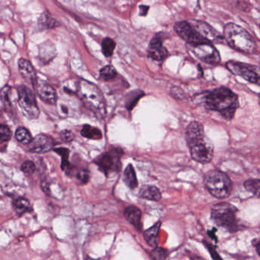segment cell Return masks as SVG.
Segmentation results:
<instances>
[{"mask_svg": "<svg viewBox=\"0 0 260 260\" xmlns=\"http://www.w3.org/2000/svg\"><path fill=\"white\" fill-rule=\"evenodd\" d=\"M186 140L192 159L200 164H207L213 159L214 146L204 134L202 124L190 122L186 129Z\"/></svg>", "mask_w": 260, "mask_h": 260, "instance_id": "cell-1", "label": "cell"}, {"mask_svg": "<svg viewBox=\"0 0 260 260\" xmlns=\"http://www.w3.org/2000/svg\"><path fill=\"white\" fill-rule=\"evenodd\" d=\"M206 108L221 113L228 120L234 118L239 107L238 97L229 89L221 87L205 94L204 97Z\"/></svg>", "mask_w": 260, "mask_h": 260, "instance_id": "cell-2", "label": "cell"}, {"mask_svg": "<svg viewBox=\"0 0 260 260\" xmlns=\"http://www.w3.org/2000/svg\"><path fill=\"white\" fill-rule=\"evenodd\" d=\"M223 38L231 48L244 54H253L257 43L252 34L243 27L234 22L225 24L223 28Z\"/></svg>", "mask_w": 260, "mask_h": 260, "instance_id": "cell-3", "label": "cell"}, {"mask_svg": "<svg viewBox=\"0 0 260 260\" xmlns=\"http://www.w3.org/2000/svg\"><path fill=\"white\" fill-rule=\"evenodd\" d=\"M78 95L85 106L98 117L106 116V101L96 85L88 81H81L79 85Z\"/></svg>", "mask_w": 260, "mask_h": 260, "instance_id": "cell-4", "label": "cell"}, {"mask_svg": "<svg viewBox=\"0 0 260 260\" xmlns=\"http://www.w3.org/2000/svg\"><path fill=\"white\" fill-rule=\"evenodd\" d=\"M204 186L217 199H225L231 195L233 184L226 173L219 170H212L204 176Z\"/></svg>", "mask_w": 260, "mask_h": 260, "instance_id": "cell-5", "label": "cell"}, {"mask_svg": "<svg viewBox=\"0 0 260 260\" xmlns=\"http://www.w3.org/2000/svg\"><path fill=\"white\" fill-rule=\"evenodd\" d=\"M238 210L235 206L228 203L215 204L211 210V217L215 225L225 228L231 232L238 230L237 214Z\"/></svg>", "mask_w": 260, "mask_h": 260, "instance_id": "cell-6", "label": "cell"}, {"mask_svg": "<svg viewBox=\"0 0 260 260\" xmlns=\"http://www.w3.org/2000/svg\"><path fill=\"white\" fill-rule=\"evenodd\" d=\"M124 152L122 149H113L109 152H105L95 161L100 170L106 176L113 173H118L122 168L121 158Z\"/></svg>", "mask_w": 260, "mask_h": 260, "instance_id": "cell-7", "label": "cell"}, {"mask_svg": "<svg viewBox=\"0 0 260 260\" xmlns=\"http://www.w3.org/2000/svg\"><path fill=\"white\" fill-rule=\"evenodd\" d=\"M173 30L181 39L187 43V46L197 45L199 43L210 42L190 23L189 20L176 22L173 25Z\"/></svg>", "mask_w": 260, "mask_h": 260, "instance_id": "cell-8", "label": "cell"}, {"mask_svg": "<svg viewBox=\"0 0 260 260\" xmlns=\"http://www.w3.org/2000/svg\"><path fill=\"white\" fill-rule=\"evenodd\" d=\"M18 96L19 107L24 116L28 119H37L39 116V108L32 91L28 87L22 85L18 89Z\"/></svg>", "mask_w": 260, "mask_h": 260, "instance_id": "cell-9", "label": "cell"}, {"mask_svg": "<svg viewBox=\"0 0 260 260\" xmlns=\"http://www.w3.org/2000/svg\"><path fill=\"white\" fill-rule=\"evenodd\" d=\"M187 47L197 59L205 63L218 65L221 62V58L219 51L217 50L213 43L210 42Z\"/></svg>", "mask_w": 260, "mask_h": 260, "instance_id": "cell-10", "label": "cell"}, {"mask_svg": "<svg viewBox=\"0 0 260 260\" xmlns=\"http://www.w3.org/2000/svg\"><path fill=\"white\" fill-rule=\"evenodd\" d=\"M226 67L233 74L243 78L250 83H258L259 80L258 68L255 66L230 60L226 62Z\"/></svg>", "mask_w": 260, "mask_h": 260, "instance_id": "cell-11", "label": "cell"}, {"mask_svg": "<svg viewBox=\"0 0 260 260\" xmlns=\"http://www.w3.org/2000/svg\"><path fill=\"white\" fill-rule=\"evenodd\" d=\"M165 32H158L150 40L147 48L148 57L156 61L162 62L169 56V51L164 47V40L167 37Z\"/></svg>", "mask_w": 260, "mask_h": 260, "instance_id": "cell-12", "label": "cell"}, {"mask_svg": "<svg viewBox=\"0 0 260 260\" xmlns=\"http://www.w3.org/2000/svg\"><path fill=\"white\" fill-rule=\"evenodd\" d=\"M189 21L207 40L212 43H221L224 41L222 34L207 22L201 20H195V19H189Z\"/></svg>", "mask_w": 260, "mask_h": 260, "instance_id": "cell-13", "label": "cell"}, {"mask_svg": "<svg viewBox=\"0 0 260 260\" xmlns=\"http://www.w3.org/2000/svg\"><path fill=\"white\" fill-rule=\"evenodd\" d=\"M33 87L39 98L48 104H55L57 101L56 92L55 89L42 79H37Z\"/></svg>", "mask_w": 260, "mask_h": 260, "instance_id": "cell-14", "label": "cell"}, {"mask_svg": "<svg viewBox=\"0 0 260 260\" xmlns=\"http://www.w3.org/2000/svg\"><path fill=\"white\" fill-rule=\"evenodd\" d=\"M30 151L34 153H46L54 149L55 141L48 136L40 134L30 143Z\"/></svg>", "mask_w": 260, "mask_h": 260, "instance_id": "cell-15", "label": "cell"}, {"mask_svg": "<svg viewBox=\"0 0 260 260\" xmlns=\"http://www.w3.org/2000/svg\"><path fill=\"white\" fill-rule=\"evenodd\" d=\"M19 70L21 76L31 85H34L38 76L36 74L34 67L31 65V62L27 59H22L19 60Z\"/></svg>", "mask_w": 260, "mask_h": 260, "instance_id": "cell-16", "label": "cell"}, {"mask_svg": "<svg viewBox=\"0 0 260 260\" xmlns=\"http://www.w3.org/2000/svg\"><path fill=\"white\" fill-rule=\"evenodd\" d=\"M125 219L131 225H132L136 229L140 231L142 228L141 225V211L134 206H130L125 209L124 212Z\"/></svg>", "mask_w": 260, "mask_h": 260, "instance_id": "cell-17", "label": "cell"}, {"mask_svg": "<svg viewBox=\"0 0 260 260\" xmlns=\"http://www.w3.org/2000/svg\"><path fill=\"white\" fill-rule=\"evenodd\" d=\"M139 196L140 198L151 201L158 202L161 199V192L158 187L150 185H144L140 188Z\"/></svg>", "mask_w": 260, "mask_h": 260, "instance_id": "cell-18", "label": "cell"}, {"mask_svg": "<svg viewBox=\"0 0 260 260\" xmlns=\"http://www.w3.org/2000/svg\"><path fill=\"white\" fill-rule=\"evenodd\" d=\"M55 56H56V48L53 43L46 42L41 44L39 48V59H41V62L47 63L51 61Z\"/></svg>", "mask_w": 260, "mask_h": 260, "instance_id": "cell-19", "label": "cell"}, {"mask_svg": "<svg viewBox=\"0 0 260 260\" xmlns=\"http://www.w3.org/2000/svg\"><path fill=\"white\" fill-rule=\"evenodd\" d=\"M161 222H158L153 226L143 232V237L146 243L150 246H156L157 239L161 230Z\"/></svg>", "mask_w": 260, "mask_h": 260, "instance_id": "cell-20", "label": "cell"}, {"mask_svg": "<svg viewBox=\"0 0 260 260\" xmlns=\"http://www.w3.org/2000/svg\"><path fill=\"white\" fill-rule=\"evenodd\" d=\"M13 206H14L15 211L19 216H22L25 214L32 212V206L31 203L27 199L23 197H19L17 200H15Z\"/></svg>", "mask_w": 260, "mask_h": 260, "instance_id": "cell-21", "label": "cell"}, {"mask_svg": "<svg viewBox=\"0 0 260 260\" xmlns=\"http://www.w3.org/2000/svg\"><path fill=\"white\" fill-rule=\"evenodd\" d=\"M38 25L43 29H53L60 26L59 22L48 13L44 12L38 19Z\"/></svg>", "mask_w": 260, "mask_h": 260, "instance_id": "cell-22", "label": "cell"}, {"mask_svg": "<svg viewBox=\"0 0 260 260\" xmlns=\"http://www.w3.org/2000/svg\"><path fill=\"white\" fill-rule=\"evenodd\" d=\"M124 181L131 189H135L138 185L135 170L131 164H128L124 173Z\"/></svg>", "mask_w": 260, "mask_h": 260, "instance_id": "cell-23", "label": "cell"}, {"mask_svg": "<svg viewBox=\"0 0 260 260\" xmlns=\"http://www.w3.org/2000/svg\"><path fill=\"white\" fill-rule=\"evenodd\" d=\"M81 135L89 140H98L102 138V134L98 128L85 125L81 130Z\"/></svg>", "mask_w": 260, "mask_h": 260, "instance_id": "cell-24", "label": "cell"}, {"mask_svg": "<svg viewBox=\"0 0 260 260\" xmlns=\"http://www.w3.org/2000/svg\"><path fill=\"white\" fill-rule=\"evenodd\" d=\"M116 47V41L111 37H105L101 41V51L106 57H110L113 56Z\"/></svg>", "mask_w": 260, "mask_h": 260, "instance_id": "cell-25", "label": "cell"}, {"mask_svg": "<svg viewBox=\"0 0 260 260\" xmlns=\"http://www.w3.org/2000/svg\"><path fill=\"white\" fill-rule=\"evenodd\" d=\"M16 138L19 143L26 145H29L33 140L29 131L24 127H19L16 130Z\"/></svg>", "mask_w": 260, "mask_h": 260, "instance_id": "cell-26", "label": "cell"}, {"mask_svg": "<svg viewBox=\"0 0 260 260\" xmlns=\"http://www.w3.org/2000/svg\"><path fill=\"white\" fill-rule=\"evenodd\" d=\"M100 78L104 81H111L116 79L118 73L113 66L107 65L100 70Z\"/></svg>", "mask_w": 260, "mask_h": 260, "instance_id": "cell-27", "label": "cell"}, {"mask_svg": "<svg viewBox=\"0 0 260 260\" xmlns=\"http://www.w3.org/2000/svg\"><path fill=\"white\" fill-rule=\"evenodd\" d=\"M144 95V93L141 91L136 90L134 92L129 93L128 98H127L126 103H125V107L128 108V110H131L134 108V106L137 104V101H139L140 98Z\"/></svg>", "mask_w": 260, "mask_h": 260, "instance_id": "cell-28", "label": "cell"}, {"mask_svg": "<svg viewBox=\"0 0 260 260\" xmlns=\"http://www.w3.org/2000/svg\"><path fill=\"white\" fill-rule=\"evenodd\" d=\"M228 1L236 9L244 13H249L252 9V6L246 0H228Z\"/></svg>", "mask_w": 260, "mask_h": 260, "instance_id": "cell-29", "label": "cell"}, {"mask_svg": "<svg viewBox=\"0 0 260 260\" xmlns=\"http://www.w3.org/2000/svg\"><path fill=\"white\" fill-rule=\"evenodd\" d=\"M54 151L57 153L59 154L62 158V163H61V169L65 170L70 168V163H69V150L65 148H58L54 149Z\"/></svg>", "mask_w": 260, "mask_h": 260, "instance_id": "cell-30", "label": "cell"}, {"mask_svg": "<svg viewBox=\"0 0 260 260\" xmlns=\"http://www.w3.org/2000/svg\"><path fill=\"white\" fill-rule=\"evenodd\" d=\"M259 180H258V179H250V180H246L245 182L244 187L246 190L255 195V194H258V190H259Z\"/></svg>", "mask_w": 260, "mask_h": 260, "instance_id": "cell-31", "label": "cell"}, {"mask_svg": "<svg viewBox=\"0 0 260 260\" xmlns=\"http://www.w3.org/2000/svg\"><path fill=\"white\" fill-rule=\"evenodd\" d=\"M152 260H164L168 256V251L161 247H155L150 252Z\"/></svg>", "mask_w": 260, "mask_h": 260, "instance_id": "cell-32", "label": "cell"}, {"mask_svg": "<svg viewBox=\"0 0 260 260\" xmlns=\"http://www.w3.org/2000/svg\"><path fill=\"white\" fill-rule=\"evenodd\" d=\"M12 138V132L7 125H0V144H6Z\"/></svg>", "mask_w": 260, "mask_h": 260, "instance_id": "cell-33", "label": "cell"}, {"mask_svg": "<svg viewBox=\"0 0 260 260\" xmlns=\"http://www.w3.org/2000/svg\"><path fill=\"white\" fill-rule=\"evenodd\" d=\"M22 170L26 174H32L36 170V166L31 161H26L22 164Z\"/></svg>", "mask_w": 260, "mask_h": 260, "instance_id": "cell-34", "label": "cell"}, {"mask_svg": "<svg viewBox=\"0 0 260 260\" xmlns=\"http://www.w3.org/2000/svg\"><path fill=\"white\" fill-rule=\"evenodd\" d=\"M77 177L82 183L86 184L89 180V171L87 170H81L77 173Z\"/></svg>", "mask_w": 260, "mask_h": 260, "instance_id": "cell-35", "label": "cell"}, {"mask_svg": "<svg viewBox=\"0 0 260 260\" xmlns=\"http://www.w3.org/2000/svg\"><path fill=\"white\" fill-rule=\"evenodd\" d=\"M74 137L75 136L73 135V133L70 131V130H64L61 134V139L65 143H70V142L73 141Z\"/></svg>", "mask_w": 260, "mask_h": 260, "instance_id": "cell-36", "label": "cell"}, {"mask_svg": "<svg viewBox=\"0 0 260 260\" xmlns=\"http://www.w3.org/2000/svg\"><path fill=\"white\" fill-rule=\"evenodd\" d=\"M204 244L207 246V249H209V252H210L211 256L212 257V258H213L214 260H223L222 258H221V257L220 256L218 252L215 250V248H214L212 245L209 244L207 241H204Z\"/></svg>", "mask_w": 260, "mask_h": 260, "instance_id": "cell-37", "label": "cell"}, {"mask_svg": "<svg viewBox=\"0 0 260 260\" xmlns=\"http://www.w3.org/2000/svg\"><path fill=\"white\" fill-rule=\"evenodd\" d=\"M150 7H149V6H139V16H142V17H146V16H147L148 13H149V10H150Z\"/></svg>", "mask_w": 260, "mask_h": 260, "instance_id": "cell-38", "label": "cell"}, {"mask_svg": "<svg viewBox=\"0 0 260 260\" xmlns=\"http://www.w3.org/2000/svg\"><path fill=\"white\" fill-rule=\"evenodd\" d=\"M41 187H42L43 191L45 192L47 195H50V189H49L48 185L46 183V182H44L41 184Z\"/></svg>", "mask_w": 260, "mask_h": 260, "instance_id": "cell-39", "label": "cell"}, {"mask_svg": "<svg viewBox=\"0 0 260 260\" xmlns=\"http://www.w3.org/2000/svg\"><path fill=\"white\" fill-rule=\"evenodd\" d=\"M215 232H216V229L215 228H214L213 231H209V236H210L212 238H213L214 240H215V241H217L218 240V239H217L216 235H215Z\"/></svg>", "mask_w": 260, "mask_h": 260, "instance_id": "cell-40", "label": "cell"}, {"mask_svg": "<svg viewBox=\"0 0 260 260\" xmlns=\"http://www.w3.org/2000/svg\"><path fill=\"white\" fill-rule=\"evenodd\" d=\"M259 240H257L256 243H253L254 246H255V249H256L257 253L259 254V252H258V249H259Z\"/></svg>", "mask_w": 260, "mask_h": 260, "instance_id": "cell-41", "label": "cell"}, {"mask_svg": "<svg viewBox=\"0 0 260 260\" xmlns=\"http://www.w3.org/2000/svg\"><path fill=\"white\" fill-rule=\"evenodd\" d=\"M192 260H204V258H201L200 256H193L192 257Z\"/></svg>", "mask_w": 260, "mask_h": 260, "instance_id": "cell-42", "label": "cell"}]
</instances>
